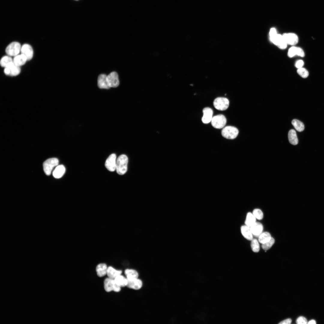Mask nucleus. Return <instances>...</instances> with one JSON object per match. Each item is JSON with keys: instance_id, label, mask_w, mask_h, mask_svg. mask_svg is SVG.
Returning <instances> with one entry per match:
<instances>
[{"instance_id": "obj_22", "label": "nucleus", "mask_w": 324, "mask_h": 324, "mask_svg": "<svg viewBox=\"0 0 324 324\" xmlns=\"http://www.w3.org/2000/svg\"><path fill=\"white\" fill-rule=\"evenodd\" d=\"M115 282L114 279L109 278L105 279L104 282V287L105 290L108 292L113 291Z\"/></svg>"}, {"instance_id": "obj_36", "label": "nucleus", "mask_w": 324, "mask_h": 324, "mask_svg": "<svg viewBox=\"0 0 324 324\" xmlns=\"http://www.w3.org/2000/svg\"><path fill=\"white\" fill-rule=\"evenodd\" d=\"M277 34L276 29L274 28H271L269 33L270 39L271 40L272 38L276 36Z\"/></svg>"}, {"instance_id": "obj_16", "label": "nucleus", "mask_w": 324, "mask_h": 324, "mask_svg": "<svg viewBox=\"0 0 324 324\" xmlns=\"http://www.w3.org/2000/svg\"><path fill=\"white\" fill-rule=\"evenodd\" d=\"M107 75L104 74L100 75L98 78V86L101 89H108L110 88L106 82Z\"/></svg>"}, {"instance_id": "obj_27", "label": "nucleus", "mask_w": 324, "mask_h": 324, "mask_svg": "<svg viewBox=\"0 0 324 324\" xmlns=\"http://www.w3.org/2000/svg\"><path fill=\"white\" fill-rule=\"evenodd\" d=\"M270 234L267 232L261 233L259 236L258 241L259 242L262 244H264L269 241L271 238Z\"/></svg>"}, {"instance_id": "obj_34", "label": "nucleus", "mask_w": 324, "mask_h": 324, "mask_svg": "<svg viewBox=\"0 0 324 324\" xmlns=\"http://www.w3.org/2000/svg\"><path fill=\"white\" fill-rule=\"evenodd\" d=\"M297 47L292 46L290 47L289 50L288 52V56L290 58H292L297 55Z\"/></svg>"}, {"instance_id": "obj_31", "label": "nucleus", "mask_w": 324, "mask_h": 324, "mask_svg": "<svg viewBox=\"0 0 324 324\" xmlns=\"http://www.w3.org/2000/svg\"><path fill=\"white\" fill-rule=\"evenodd\" d=\"M274 242L275 240L274 238L272 237L269 241L262 244V247L263 250H266L269 249L272 247Z\"/></svg>"}, {"instance_id": "obj_23", "label": "nucleus", "mask_w": 324, "mask_h": 324, "mask_svg": "<svg viewBox=\"0 0 324 324\" xmlns=\"http://www.w3.org/2000/svg\"><path fill=\"white\" fill-rule=\"evenodd\" d=\"M288 138L290 143L294 145H297L298 140L295 130L294 129L290 130L288 133Z\"/></svg>"}, {"instance_id": "obj_21", "label": "nucleus", "mask_w": 324, "mask_h": 324, "mask_svg": "<svg viewBox=\"0 0 324 324\" xmlns=\"http://www.w3.org/2000/svg\"><path fill=\"white\" fill-rule=\"evenodd\" d=\"M107 268L105 263H100L96 267L97 274L99 277H102L107 274Z\"/></svg>"}, {"instance_id": "obj_28", "label": "nucleus", "mask_w": 324, "mask_h": 324, "mask_svg": "<svg viewBox=\"0 0 324 324\" xmlns=\"http://www.w3.org/2000/svg\"><path fill=\"white\" fill-rule=\"evenodd\" d=\"M256 218L253 213L252 214L250 212H248L247 214L245 221V225L250 227L256 222Z\"/></svg>"}, {"instance_id": "obj_25", "label": "nucleus", "mask_w": 324, "mask_h": 324, "mask_svg": "<svg viewBox=\"0 0 324 324\" xmlns=\"http://www.w3.org/2000/svg\"><path fill=\"white\" fill-rule=\"evenodd\" d=\"M114 280L116 283L121 287L127 286L128 280L127 278L121 274L117 276Z\"/></svg>"}, {"instance_id": "obj_40", "label": "nucleus", "mask_w": 324, "mask_h": 324, "mask_svg": "<svg viewBox=\"0 0 324 324\" xmlns=\"http://www.w3.org/2000/svg\"><path fill=\"white\" fill-rule=\"evenodd\" d=\"M308 324H316V321L314 320H312L309 321L308 323Z\"/></svg>"}, {"instance_id": "obj_24", "label": "nucleus", "mask_w": 324, "mask_h": 324, "mask_svg": "<svg viewBox=\"0 0 324 324\" xmlns=\"http://www.w3.org/2000/svg\"><path fill=\"white\" fill-rule=\"evenodd\" d=\"M124 273L128 280H131L138 278V273L134 269H126L124 271Z\"/></svg>"}, {"instance_id": "obj_19", "label": "nucleus", "mask_w": 324, "mask_h": 324, "mask_svg": "<svg viewBox=\"0 0 324 324\" xmlns=\"http://www.w3.org/2000/svg\"><path fill=\"white\" fill-rule=\"evenodd\" d=\"M27 61L26 57L21 54L14 56L13 59L14 64L20 67L24 65Z\"/></svg>"}, {"instance_id": "obj_35", "label": "nucleus", "mask_w": 324, "mask_h": 324, "mask_svg": "<svg viewBox=\"0 0 324 324\" xmlns=\"http://www.w3.org/2000/svg\"><path fill=\"white\" fill-rule=\"evenodd\" d=\"M296 323L298 324H306L307 323V320L304 317L300 316L296 320Z\"/></svg>"}, {"instance_id": "obj_29", "label": "nucleus", "mask_w": 324, "mask_h": 324, "mask_svg": "<svg viewBox=\"0 0 324 324\" xmlns=\"http://www.w3.org/2000/svg\"><path fill=\"white\" fill-rule=\"evenodd\" d=\"M292 124L295 129L298 132H302L304 129V124L298 120L296 119L293 120L292 122Z\"/></svg>"}, {"instance_id": "obj_18", "label": "nucleus", "mask_w": 324, "mask_h": 324, "mask_svg": "<svg viewBox=\"0 0 324 324\" xmlns=\"http://www.w3.org/2000/svg\"><path fill=\"white\" fill-rule=\"evenodd\" d=\"M65 171L64 166L62 165L57 166L53 172L52 175L55 178H61L63 175Z\"/></svg>"}, {"instance_id": "obj_12", "label": "nucleus", "mask_w": 324, "mask_h": 324, "mask_svg": "<svg viewBox=\"0 0 324 324\" xmlns=\"http://www.w3.org/2000/svg\"><path fill=\"white\" fill-rule=\"evenodd\" d=\"M282 36L287 44L293 46L296 44L298 43V37L295 34L284 33Z\"/></svg>"}, {"instance_id": "obj_11", "label": "nucleus", "mask_w": 324, "mask_h": 324, "mask_svg": "<svg viewBox=\"0 0 324 324\" xmlns=\"http://www.w3.org/2000/svg\"><path fill=\"white\" fill-rule=\"evenodd\" d=\"M20 52L26 58L27 61L32 59L33 56V50L32 47L29 44H24L21 48Z\"/></svg>"}, {"instance_id": "obj_6", "label": "nucleus", "mask_w": 324, "mask_h": 324, "mask_svg": "<svg viewBox=\"0 0 324 324\" xmlns=\"http://www.w3.org/2000/svg\"><path fill=\"white\" fill-rule=\"evenodd\" d=\"M229 105L228 99L224 97H218L215 98L213 102L214 107L219 110H224L227 109Z\"/></svg>"}, {"instance_id": "obj_2", "label": "nucleus", "mask_w": 324, "mask_h": 324, "mask_svg": "<svg viewBox=\"0 0 324 324\" xmlns=\"http://www.w3.org/2000/svg\"><path fill=\"white\" fill-rule=\"evenodd\" d=\"M238 134V129L235 127L230 126L224 127L221 131V134L223 136L229 139L235 138Z\"/></svg>"}, {"instance_id": "obj_38", "label": "nucleus", "mask_w": 324, "mask_h": 324, "mask_svg": "<svg viewBox=\"0 0 324 324\" xmlns=\"http://www.w3.org/2000/svg\"><path fill=\"white\" fill-rule=\"evenodd\" d=\"M297 55L301 57H304V52L301 48L297 47Z\"/></svg>"}, {"instance_id": "obj_8", "label": "nucleus", "mask_w": 324, "mask_h": 324, "mask_svg": "<svg viewBox=\"0 0 324 324\" xmlns=\"http://www.w3.org/2000/svg\"><path fill=\"white\" fill-rule=\"evenodd\" d=\"M116 156L115 154H112L107 159L105 166L108 170L113 172L116 170Z\"/></svg>"}, {"instance_id": "obj_13", "label": "nucleus", "mask_w": 324, "mask_h": 324, "mask_svg": "<svg viewBox=\"0 0 324 324\" xmlns=\"http://www.w3.org/2000/svg\"><path fill=\"white\" fill-rule=\"evenodd\" d=\"M202 112L203 116L202 118V122L206 124L211 122L213 117V111L212 109L209 107H206L203 109Z\"/></svg>"}, {"instance_id": "obj_20", "label": "nucleus", "mask_w": 324, "mask_h": 324, "mask_svg": "<svg viewBox=\"0 0 324 324\" xmlns=\"http://www.w3.org/2000/svg\"><path fill=\"white\" fill-rule=\"evenodd\" d=\"M122 271L114 269L111 266L107 268V275L108 278L114 279L117 276L121 274Z\"/></svg>"}, {"instance_id": "obj_30", "label": "nucleus", "mask_w": 324, "mask_h": 324, "mask_svg": "<svg viewBox=\"0 0 324 324\" xmlns=\"http://www.w3.org/2000/svg\"><path fill=\"white\" fill-rule=\"evenodd\" d=\"M251 242V247L252 251L254 252H258L260 250V247L259 243L257 239H253Z\"/></svg>"}, {"instance_id": "obj_15", "label": "nucleus", "mask_w": 324, "mask_h": 324, "mask_svg": "<svg viewBox=\"0 0 324 324\" xmlns=\"http://www.w3.org/2000/svg\"><path fill=\"white\" fill-rule=\"evenodd\" d=\"M251 231L253 234L255 236H259L261 233L263 226L260 222H255L250 227Z\"/></svg>"}, {"instance_id": "obj_1", "label": "nucleus", "mask_w": 324, "mask_h": 324, "mask_svg": "<svg viewBox=\"0 0 324 324\" xmlns=\"http://www.w3.org/2000/svg\"><path fill=\"white\" fill-rule=\"evenodd\" d=\"M128 158L124 154L119 156L116 160V170L120 175L124 174L127 171Z\"/></svg>"}, {"instance_id": "obj_4", "label": "nucleus", "mask_w": 324, "mask_h": 324, "mask_svg": "<svg viewBox=\"0 0 324 324\" xmlns=\"http://www.w3.org/2000/svg\"><path fill=\"white\" fill-rule=\"evenodd\" d=\"M58 159L56 158H49L44 161L43 166L45 173L47 176L50 175L53 168L58 165Z\"/></svg>"}, {"instance_id": "obj_41", "label": "nucleus", "mask_w": 324, "mask_h": 324, "mask_svg": "<svg viewBox=\"0 0 324 324\" xmlns=\"http://www.w3.org/2000/svg\"></svg>"}, {"instance_id": "obj_37", "label": "nucleus", "mask_w": 324, "mask_h": 324, "mask_svg": "<svg viewBox=\"0 0 324 324\" xmlns=\"http://www.w3.org/2000/svg\"><path fill=\"white\" fill-rule=\"evenodd\" d=\"M304 64V61L302 60H299L297 61L295 63V66L298 69L303 67Z\"/></svg>"}, {"instance_id": "obj_5", "label": "nucleus", "mask_w": 324, "mask_h": 324, "mask_svg": "<svg viewBox=\"0 0 324 324\" xmlns=\"http://www.w3.org/2000/svg\"><path fill=\"white\" fill-rule=\"evenodd\" d=\"M211 122L213 127L217 129H221L225 126L226 119L224 115H218L213 117Z\"/></svg>"}, {"instance_id": "obj_17", "label": "nucleus", "mask_w": 324, "mask_h": 324, "mask_svg": "<svg viewBox=\"0 0 324 324\" xmlns=\"http://www.w3.org/2000/svg\"><path fill=\"white\" fill-rule=\"evenodd\" d=\"M241 231L242 236L247 239L251 240L253 239L252 234L250 227L246 225L242 226L241 227Z\"/></svg>"}, {"instance_id": "obj_3", "label": "nucleus", "mask_w": 324, "mask_h": 324, "mask_svg": "<svg viewBox=\"0 0 324 324\" xmlns=\"http://www.w3.org/2000/svg\"><path fill=\"white\" fill-rule=\"evenodd\" d=\"M21 46L17 42H13L9 44L5 49L7 54L10 56H15L19 54L21 51Z\"/></svg>"}, {"instance_id": "obj_32", "label": "nucleus", "mask_w": 324, "mask_h": 324, "mask_svg": "<svg viewBox=\"0 0 324 324\" xmlns=\"http://www.w3.org/2000/svg\"><path fill=\"white\" fill-rule=\"evenodd\" d=\"M297 73L301 77L304 78L308 77L309 74L308 70L303 67L298 69Z\"/></svg>"}, {"instance_id": "obj_9", "label": "nucleus", "mask_w": 324, "mask_h": 324, "mask_svg": "<svg viewBox=\"0 0 324 324\" xmlns=\"http://www.w3.org/2000/svg\"><path fill=\"white\" fill-rule=\"evenodd\" d=\"M20 67L16 65L14 63L4 68V71L5 75L11 76H16L20 74Z\"/></svg>"}, {"instance_id": "obj_7", "label": "nucleus", "mask_w": 324, "mask_h": 324, "mask_svg": "<svg viewBox=\"0 0 324 324\" xmlns=\"http://www.w3.org/2000/svg\"><path fill=\"white\" fill-rule=\"evenodd\" d=\"M106 82L108 86L111 87L116 88L119 84L118 75L115 72H112L107 76Z\"/></svg>"}, {"instance_id": "obj_14", "label": "nucleus", "mask_w": 324, "mask_h": 324, "mask_svg": "<svg viewBox=\"0 0 324 324\" xmlns=\"http://www.w3.org/2000/svg\"><path fill=\"white\" fill-rule=\"evenodd\" d=\"M128 280V283L127 286L129 288L137 290L140 289L142 286V281L138 278Z\"/></svg>"}, {"instance_id": "obj_33", "label": "nucleus", "mask_w": 324, "mask_h": 324, "mask_svg": "<svg viewBox=\"0 0 324 324\" xmlns=\"http://www.w3.org/2000/svg\"><path fill=\"white\" fill-rule=\"evenodd\" d=\"M253 214L256 218L259 220H262L263 216V213L262 211L258 208L255 209L253 212Z\"/></svg>"}, {"instance_id": "obj_26", "label": "nucleus", "mask_w": 324, "mask_h": 324, "mask_svg": "<svg viewBox=\"0 0 324 324\" xmlns=\"http://www.w3.org/2000/svg\"><path fill=\"white\" fill-rule=\"evenodd\" d=\"M13 63V59L11 56L8 55L3 57L0 62L1 66L4 68L8 67Z\"/></svg>"}, {"instance_id": "obj_10", "label": "nucleus", "mask_w": 324, "mask_h": 324, "mask_svg": "<svg viewBox=\"0 0 324 324\" xmlns=\"http://www.w3.org/2000/svg\"><path fill=\"white\" fill-rule=\"evenodd\" d=\"M274 44L279 48L284 49L286 48L287 44L284 39L282 35L277 34L274 38L270 40Z\"/></svg>"}, {"instance_id": "obj_39", "label": "nucleus", "mask_w": 324, "mask_h": 324, "mask_svg": "<svg viewBox=\"0 0 324 324\" xmlns=\"http://www.w3.org/2000/svg\"><path fill=\"white\" fill-rule=\"evenodd\" d=\"M292 322L291 319L288 318L281 321L279 323V324H290Z\"/></svg>"}]
</instances>
